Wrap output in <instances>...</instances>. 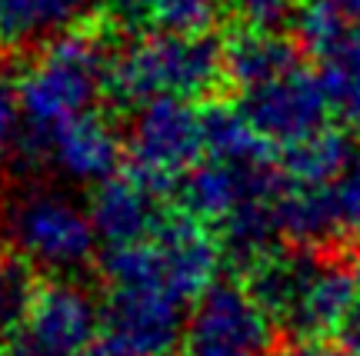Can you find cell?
Returning <instances> with one entry per match:
<instances>
[{
  "label": "cell",
  "mask_w": 360,
  "mask_h": 356,
  "mask_svg": "<svg viewBox=\"0 0 360 356\" xmlns=\"http://www.w3.org/2000/svg\"><path fill=\"white\" fill-rule=\"evenodd\" d=\"M227 87L224 40L210 30H147L114 53L107 97L117 110H137L154 97H184L207 103Z\"/></svg>",
  "instance_id": "cell-1"
},
{
  "label": "cell",
  "mask_w": 360,
  "mask_h": 356,
  "mask_svg": "<svg viewBox=\"0 0 360 356\" xmlns=\"http://www.w3.org/2000/svg\"><path fill=\"white\" fill-rule=\"evenodd\" d=\"M107 333L141 356H170L187 327V300L170 286L154 240L117 243L101 253Z\"/></svg>",
  "instance_id": "cell-2"
},
{
  "label": "cell",
  "mask_w": 360,
  "mask_h": 356,
  "mask_svg": "<svg viewBox=\"0 0 360 356\" xmlns=\"http://www.w3.org/2000/svg\"><path fill=\"white\" fill-rule=\"evenodd\" d=\"M114 40L94 17L47 40L17 80L24 127L51 130L70 117L87 114L97 97H107V77L117 53Z\"/></svg>",
  "instance_id": "cell-3"
},
{
  "label": "cell",
  "mask_w": 360,
  "mask_h": 356,
  "mask_svg": "<svg viewBox=\"0 0 360 356\" xmlns=\"http://www.w3.org/2000/svg\"><path fill=\"white\" fill-rule=\"evenodd\" d=\"M204 147V107L184 97H154L137 107L127 133V166L157 190H177Z\"/></svg>",
  "instance_id": "cell-4"
},
{
  "label": "cell",
  "mask_w": 360,
  "mask_h": 356,
  "mask_svg": "<svg viewBox=\"0 0 360 356\" xmlns=\"http://www.w3.org/2000/svg\"><path fill=\"white\" fill-rule=\"evenodd\" d=\"M7 233L13 250H20L40 270L53 273L87 267L101 240L90 210L53 190H30L17 197L7 213Z\"/></svg>",
  "instance_id": "cell-5"
},
{
  "label": "cell",
  "mask_w": 360,
  "mask_h": 356,
  "mask_svg": "<svg viewBox=\"0 0 360 356\" xmlns=\"http://www.w3.org/2000/svg\"><path fill=\"white\" fill-rule=\"evenodd\" d=\"M274 319L254 300L244 280L214 283L197 296L187 317L180 356H270L274 350Z\"/></svg>",
  "instance_id": "cell-6"
},
{
  "label": "cell",
  "mask_w": 360,
  "mask_h": 356,
  "mask_svg": "<svg viewBox=\"0 0 360 356\" xmlns=\"http://www.w3.org/2000/svg\"><path fill=\"white\" fill-rule=\"evenodd\" d=\"M17 153L30 166L60 170L77 183H101L127 164V143L107 114H77L51 130L24 127Z\"/></svg>",
  "instance_id": "cell-7"
},
{
  "label": "cell",
  "mask_w": 360,
  "mask_h": 356,
  "mask_svg": "<svg viewBox=\"0 0 360 356\" xmlns=\"http://www.w3.org/2000/svg\"><path fill=\"white\" fill-rule=\"evenodd\" d=\"M240 107L277 150L294 147L314 137L317 130L330 127L327 114L334 110L321 70L314 74L307 64H297L267 84L240 93Z\"/></svg>",
  "instance_id": "cell-8"
},
{
  "label": "cell",
  "mask_w": 360,
  "mask_h": 356,
  "mask_svg": "<svg viewBox=\"0 0 360 356\" xmlns=\"http://www.w3.org/2000/svg\"><path fill=\"white\" fill-rule=\"evenodd\" d=\"M287 183L290 180L283 177L281 166H274V160H267V164H231V160L207 157L204 164L197 160L180 177L177 206L217 230L244 204L277 197Z\"/></svg>",
  "instance_id": "cell-9"
},
{
  "label": "cell",
  "mask_w": 360,
  "mask_h": 356,
  "mask_svg": "<svg viewBox=\"0 0 360 356\" xmlns=\"http://www.w3.org/2000/svg\"><path fill=\"white\" fill-rule=\"evenodd\" d=\"M101 317L103 310H97L87 286L51 280L40 286L20 340L44 356H77L97 340Z\"/></svg>",
  "instance_id": "cell-10"
},
{
  "label": "cell",
  "mask_w": 360,
  "mask_h": 356,
  "mask_svg": "<svg viewBox=\"0 0 360 356\" xmlns=\"http://www.w3.org/2000/svg\"><path fill=\"white\" fill-rule=\"evenodd\" d=\"M87 210L97 227V237L107 246H117V243L150 240L170 206L167 193L157 190L154 183L137 177L124 164L114 177L94 183V197H90Z\"/></svg>",
  "instance_id": "cell-11"
},
{
  "label": "cell",
  "mask_w": 360,
  "mask_h": 356,
  "mask_svg": "<svg viewBox=\"0 0 360 356\" xmlns=\"http://www.w3.org/2000/svg\"><path fill=\"white\" fill-rule=\"evenodd\" d=\"M150 240H154L157 253H160L170 286L187 303H197V296L217 283V270L224 263V246H220L217 230L210 223L191 216L180 206L177 210L170 206L164 223L157 227Z\"/></svg>",
  "instance_id": "cell-12"
},
{
  "label": "cell",
  "mask_w": 360,
  "mask_h": 356,
  "mask_svg": "<svg viewBox=\"0 0 360 356\" xmlns=\"http://www.w3.org/2000/svg\"><path fill=\"white\" fill-rule=\"evenodd\" d=\"M224 53H227V87L237 93H247L281 77L283 70L304 64V47L297 44V37L257 27H240L233 37H227Z\"/></svg>",
  "instance_id": "cell-13"
},
{
  "label": "cell",
  "mask_w": 360,
  "mask_h": 356,
  "mask_svg": "<svg viewBox=\"0 0 360 356\" xmlns=\"http://www.w3.org/2000/svg\"><path fill=\"white\" fill-rule=\"evenodd\" d=\"M97 0H0V57L53 40L90 20Z\"/></svg>",
  "instance_id": "cell-14"
},
{
  "label": "cell",
  "mask_w": 360,
  "mask_h": 356,
  "mask_svg": "<svg viewBox=\"0 0 360 356\" xmlns=\"http://www.w3.org/2000/svg\"><path fill=\"white\" fill-rule=\"evenodd\" d=\"M204 147L207 157L231 164H267L274 160V143L254 127L240 103L214 97L204 103Z\"/></svg>",
  "instance_id": "cell-15"
},
{
  "label": "cell",
  "mask_w": 360,
  "mask_h": 356,
  "mask_svg": "<svg viewBox=\"0 0 360 356\" xmlns=\"http://www.w3.org/2000/svg\"><path fill=\"white\" fill-rule=\"evenodd\" d=\"M350 160H354V147L347 137L334 127H323L307 140L283 147L281 170L297 187H327L347 170Z\"/></svg>",
  "instance_id": "cell-16"
},
{
  "label": "cell",
  "mask_w": 360,
  "mask_h": 356,
  "mask_svg": "<svg viewBox=\"0 0 360 356\" xmlns=\"http://www.w3.org/2000/svg\"><path fill=\"white\" fill-rule=\"evenodd\" d=\"M37 270L20 250H0V353L24 336L34 300L44 286Z\"/></svg>",
  "instance_id": "cell-17"
},
{
  "label": "cell",
  "mask_w": 360,
  "mask_h": 356,
  "mask_svg": "<svg viewBox=\"0 0 360 356\" xmlns=\"http://www.w3.org/2000/svg\"><path fill=\"white\" fill-rule=\"evenodd\" d=\"M321 80L340 120L360 130V34L337 44L321 60Z\"/></svg>",
  "instance_id": "cell-18"
},
{
  "label": "cell",
  "mask_w": 360,
  "mask_h": 356,
  "mask_svg": "<svg viewBox=\"0 0 360 356\" xmlns=\"http://www.w3.org/2000/svg\"><path fill=\"white\" fill-rule=\"evenodd\" d=\"M154 30H210L217 24L224 0H147Z\"/></svg>",
  "instance_id": "cell-19"
},
{
  "label": "cell",
  "mask_w": 360,
  "mask_h": 356,
  "mask_svg": "<svg viewBox=\"0 0 360 356\" xmlns=\"http://www.w3.org/2000/svg\"><path fill=\"white\" fill-rule=\"evenodd\" d=\"M240 27L257 30H281L283 20H294L297 0H231Z\"/></svg>",
  "instance_id": "cell-20"
},
{
  "label": "cell",
  "mask_w": 360,
  "mask_h": 356,
  "mask_svg": "<svg viewBox=\"0 0 360 356\" xmlns=\"http://www.w3.org/2000/svg\"><path fill=\"white\" fill-rule=\"evenodd\" d=\"M330 197H334L337 216L347 233L360 230V153H354V160L347 164V170L330 183Z\"/></svg>",
  "instance_id": "cell-21"
},
{
  "label": "cell",
  "mask_w": 360,
  "mask_h": 356,
  "mask_svg": "<svg viewBox=\"0 0 360 356\" xmlns=\"http://www.w3.org/2000/svg\"><path fill=\"white\" fill-rule=\"evenodd\" d=\"M20 120H24V110H20L17 87H11V80L0 74V157H7L11 150H17Z\"/></svg>",
  "instance_id": "cell-22"
},
{
  "label": "cell",
  "mask_w": 360,
  "mask_h": 356,
  "mask_svg": "<svg viewBox=\"0 0 360 356\" xmlns=\"http://www.w3.org/2000/svg\"><path fill=\"white\" fill-rule=\"evenodd\" d=\"M270 356H334L321 340H300V336H287L283 346H274Z\"/></svg>",
  "instance_id": "cell-23"
},
{
  "label": "cell",
  "mask_w": 360,
  "mask_h": 356,
  "mask_svg": "<svg viewBox=\"0 0 360 356\" xmlns=\"http://www.w3.org/2000/svg\"><path fill=\"white\" fill-rule=\"evenodd\" d=\"M77 356H141V353H137L134 346H127L124 340H117L114 333H107V336H97V340Z\"/></svg>",
  "instance_id": "cell-24"
},
{
  "label": "cell",
  "mask_w": 360,
  "mask_h": 356,
  "mask_svg": "<svg viewBox=\"0 0 360 356\" xmlns=\"http://www.w3.org/2000/svg\"><path fill=\"white\" fill-rule=\"evenodd\" d=\"M344 346H350V350H360V303L354 306V313L347 317V323H344Z\"/></svg>",
  "instance_id": "cell-25"
},
{
  "label": "cell",
  "mask_w": 360,
  "mask_h": 356,
  "mask_svg": "<svg viewBox=\"0 0 360 356\" xmlns=\"http://www.w3.org/2000/svg\"><path fill=\"white\" fill-rule=\"evenodd\" d=\"M0 356H44V353H37L34 346H27L24 340H17V343H13L11 350H4V353H0Z\"/></svg>",
  "instance_id": "cell-26"
},
{
  "label": "cell",
  "mask_w": 360,
  "mask_h": 356,
  "mask_svg": "<svg viewBox=\"0 0 360 356\" xmlns=\"http://www.w3.org/2000/svg\"><path fill=\"white\" fill-rule=\"evenodd\" d=\"M350 260H354V273H357V283H360V243L354 246V253H350Z\"/></svg>",
  "instance_id": "cell-27"
}]
</instances>
